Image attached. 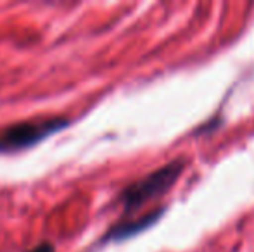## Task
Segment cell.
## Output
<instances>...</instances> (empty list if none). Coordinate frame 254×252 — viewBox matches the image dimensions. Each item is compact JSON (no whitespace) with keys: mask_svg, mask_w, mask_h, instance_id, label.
Instances as JSON below:
<instances>
[{"mask_svg":"<svg viewBox=\"0 0 254 252\" xmlns=\"http://www.w3.org/2000/svg\"><path fill=\"white\" fill-rule=\"evenodd\" d=\"M184 168H185L184 159H175V161L168 162L166 166L156 169L151 175L130 183L127 189L121 190L120 202L123 205L125 214L127 216L133 214L142 205H145L147 202L166 194L177 183L178 176L182 175Z\"/></svg>","mask_w":254,"mask_h":252,"instance_id":"6da1fadb","label":"cell"},{"mask_svg":"<svg viewBox=\"0 0 254 252\" xmlns=\"http://www.w3.org/2000/svg\"><path fill=\"white\" fill-rule=\"evenodd\" d=\"M67 126L69 119L64 116H51V118L10 125L0 131V154H16L21 151H28Z\"/></svg>","mask_w":254,"mask_h":252,"instance_id":"7a4b0ae2","label":"cell"},{"mask_svg":"<svg viewBox=\"0 0 254 252\" xmlns=\"http://www.w3.org/2000/svg\"><path fill=\"white\" fill-rule=\"evenodd\" d=\"M164 212V209H159V211H152L149 214H145L144 218L135 219V221H120L114 226H111L106 232V235L102 237V242H120V240L130 239V237L137 235V233L147 230L149 226H152L157 219L161 218V214Z\"/></svg>","mask_w":254,"mask_h":252,"instance_id":"3957f363","label":"cell"},{"mask_svg":"<svg viewBox=\"0 0 254 252\" xmlns=\"http://www.w3.org/2000/svg\"><path fill=\"white\" fill-rule=\"evenodd\" d=\"M30 252H56V249H54V246L52 244H49V242H42V244H38L37 247H33Z\"/></svg>","mask_w":254,"mask_h":252,"instance_id":"277c9868","label":"cell"}]
</instances>
